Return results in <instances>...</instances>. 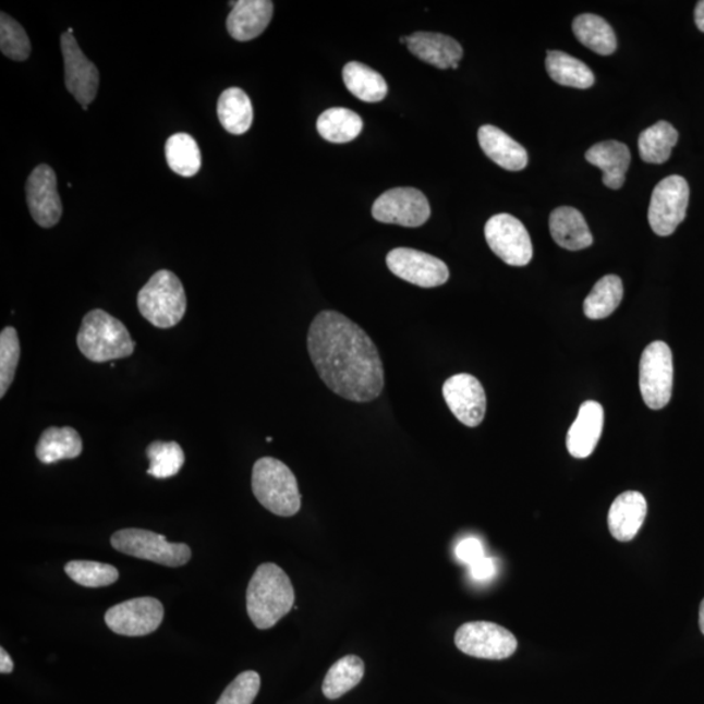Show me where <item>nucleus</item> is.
I'll list each match as a JSON object with an SVG mask.
<instances>
[{
    "label": "nucleus",
    "mask_w": 704,
    "mask_h": 704,
    "mask_svg": "<svg viewBox=\"0 0 704 704\" xmlns=\"http://www.w3.org/2000/svg\"><path fill=\"white\" fill-rule=\"evenodd\" d=\"M308 354L318 377L337 396L357 403L375 401L384 389V365L372 338L336 311H323L312 321Z\"/></svg>",
    "instance_id": "nucleus-1"
},
{
    "label": "nucleus",
    "mask_w": 704,
    "mask_h": 704,
    "mask_svg": "<svg viewBox=\"0 0 704 704\" xmlns=\"http://www.w3.org/2000/svg\"><path fill=\"white\" fill-rule=\"evenodd\" d=\"M295 603L294 586L276 563L260 565L247 588L248 616L257 629H270L290 612Z\"/></svg>",
    "instance_id": "nucleus-2"
},
{
    "label": "nucleus",
    "mask_w": 704,
    "mask_h": 704,
    "mask_svg": "<svg viewBox=\"0 0 704 704\" xmlns=\"http://www.w3.org/2000/svg\"><path fill=\"white\" fill-rule=\"evenodd\" d=\"M77 348L90 362L106 363L134 354L135 342L122 321L104 309H93L83 318Z\"/></svg>",
    "instance_id": "nucleus-3"
},
{
    "label": "nucleus",
    "mask_w": 704,
    "mask_h": 704,
    "mask_svg": "<svg viewBox=\"0 0 704 704\" xmlns=\"http://www.w3.org/2000/svg\"><path fill=\"white\" fill-rule=\"evenodd\" d=\"M252 490L263 507L280 517L301 510L302 496L292 471L276 458L264 457L252 470Z\"/></svg>",
    "instance_id": "nucleus-4"
},
{
    "label": "nucleus",
    "mask_w": 704,
    "mask_h": 704,
    "mask_svg": "<svg viewBox=\"0 0 704 704\" xmlns=\"http://www.w3.org/2000/svg\"><path fill=\"white\" fill-rule=\"evenodd\" d=\"M137 307L151 325L170 329L183 320L187 296L179 278L170 270H158L138 292Z\"/></svg>",
    "instance_id": "nucleus-5"
},
{
    "label": "nucleus",
    "mask_w": 704,
    "mask_h": 704,
    "mask_svg": "<svg viewBox=\"0 0 704 704\" xmlns=\"http://www.w3.org/2000/svg\"><path fill=\"white\" fill-rule=\"evenodd\" d=\"M111 546L118 553L170 568L184 567L192 556L187 544L171 543L163 535L142 529L117 531L111 536Z\"/></svg>",
    "instance_id": "nucleus-6"
},
{
    "label": "nucleus",
    "mask_w": 704,
    "mask_h": 704,
    "mask_svg": "<svg viewBox=\"0 0 704 704\" xmlns=\"http://www.w3.org/2000/svg\"><path fill=\"white\" fill-rule=\"evenodd\" d=\"M640 388L644 403L653 410L666 408L672 398L673 356L666 342L655 341L644 349Z\"/></svg>",
    "instance_id": "nucleus-7"
},
{
    "label": "nucleus",
    "mask_w": 704,
    "mask_h": 704,
    "mask_svg": "<svg viewBox=\"0 0 704 704\" xmlns=\"http://www.w3.org/2000/svg\"><path fill=\"white\" fill-rule=\"evenodd\" d=\"M689 197V184L680 175H670L656 185L648 208V222L656 235L673 234L687 217Z\"/></svg>",
    "instance_id": "nucleus-8"
},
{
    "label": "nucleus",
    "mask_w": 704,
    "mask_h": 704,
    "mask_svg": "<svg viewBox=\"0 0 704 704\" xmlns=\"http://www.w3.org/2000/svg\"><path fill=\"white\" fill-rule=\"evenodd\" d=\"M454 642L463 654L487 660L508 659L518 647L513 633L488 621L463 623L457 630Z\"/></svg>",
    "instance_id": "nucleus-9"
},
{
    "label": "nucleus",
    "mask_w": 704,
    "mask_h": 704,
    "mask_svg": "<svg viewBox=\"0 0 704 704\" xmlns=\"http://www.w3.org/2000/svg\"><path fill=\"white\" fill-rule=\"evenodd\" d=\"M489 248L511 267H526L533 260L531 238L520 219L501 213L489 218L484 229Z\"/></svg>",
    "instance_id": "nucleus-10"
},
{
    "label": "nucleus",
    "mask_w": 704,
    "mask_h": 704,
    "mask_svg": "<svg viewBox=\"0 0 704 704\" xmlns=\"http://www.w3.org/2000/svg\"><path fill=\"white\" fill-rule=\"evenodd\" d=\"M163 616L162 603L155 597L145 596L111 607L105 615V622L116 634L144 636L156 632Z\"/></svg>",
    "instance_id": "nucleus-11"
},
{
    "label": "nucleus",
    "mask_w": 704,
    "mask_h": 704,
    "mask_svg": "<svg viewBox=\"0 0 704 704\" xmlns=\"http://www.w3.org/2000/svg\"><path fill=\"white\" fill-rule=\"evenodd\" d=\"M372 216L378 222L420 228L428 221L430 207L420 190L393 189L377 198Z\"/></svg>",
    "instance_id": "nucleus-12"
},
{
    "label": "nucleus",
    "mask_w": 704,
    "mask_h": 704,
    "mask_svg": "<svg viewBox=\"0 0 704 704\" xmlns=\"http://www.w3.org/2000/svg\"><path fill=\"white\" fill-rule=\"evenodd\" d=\"M391 274L423 289L438 288L449 280L448 265L440 258L413 248H396L387 256Z\"/></svg>",
    "instance_id": "nucleus-13"
},
{
    "label": "nucleus",
    "mask_w": 704,
    "mask_h": 704,
    "mask_svg": "<svg viewBox=\"0 0 704 704\" xmlns=\"http://www.w3.org/2000/svg\"><path fill=\"white\" fill-rule=\"evenodd\" d=\"M61 48L64 61L65 88L86 111L97 96L99 71L96 64L85 57L75 36L71 35V33H63Z\"/></svg>",
    "instance_id": "nucleus-14"
},
{
    "label": "nucleus",
    "mask_w": 704,
    "mask_h": 704,
    "mask_svg": "<svg viewBox=\"0 0 704 704\" xmlns=\"http://www.w3.org/2000/svg\"><path fill=\"white\" fill-rule=\"evenodd\" d=\"M442 396L451 413L466 427L475 428L484 421L487 396L476 377L469 374L451 376L444 383Z\"/></svg>",
    "instance_id": "nucleus-15"
},
{
    "label": "nucleus",
    "mask_w": 704,
    "mask_h": 704,
    "mask_svg": "<svg viewBox=\"0 0 704 704\" xmlns=\"http://www.w3.org/2000/svg\"><path fill=\"white\" fill-rule=\"evenodd\" d=\"M26 203L35 222L44 229L54 228L61 221L63 205L58 192L56 171L39 165L26 182Z\"/></svg>",
    "instance_id": "nucleus-16"
},
{
    "label": "nucleus",
    "mask_w": 704,
    "mask_h": 704,
    "mask_svg": "<svg viewBox=\"0 0 704 704\" xmlns=\"http://www.w3.org/2000/svg\"><path fill=\"white\" fill-rule=\"evenodd\" d=\"M604 428V409L600 403L587 401L582 404L567 436L569 453L583 460L594 453Z\"/></svg>",
    "instance_id": "nucleus-17"
},
{
    "label": "nucleus",
    "mask_w": 704,
    "mask_h": 704,
    "mask_svg": "<svg viewBox=\"0 0 704 704\" xmlns=\"http://www.w3.org/2000/svg\"><path fill=\"white\" fill-rule=\"evenodd\" d=\"M647 517V501L641 493L628 490L612 503L608 513V529L616 541H633Z\"/></svg>",
    "instance_id": "nucleus-18"
},
{
    "label": "nucleus",
    "mask_w": 704,
    "mask_h": 704,
    "mask_svg": "<svg viewBox=\"0 0 704 704\" xmlns=\"http://www.w3.org/2000/svg\"><path fill=\"white\" fill-rule=\"evenodd\" d=\"M408 48L421 61L438 70H457L463 57L462 46L440 33H415L409 37Z\"/></svg>",
    "instance_id": "nucleus-19"
},
{
    "label": "nucleus",
    "mask_w": 704,
    "mask_h": 704,
    "mask_svg": "<svg viewBox=\"0 0 704 704\" xmlns=\"http://www.w3.org/2000/svg\"><path fill=\"white\" fill-rule=\"evenodd\" d=\"M275 4L270 0H241L228 17V31L236 41H251L268 28Z\"/></svg>",
    "instance_id": "nucleus-20"
},
{
    "label": "nucleus",
    "mask_w": 704,
    "mask_h": 704,
    "mask_svg": "<svg viewBox=\"0 0 704 704\" xmlns=\"http://www.w3.org/2000/svg\"><path fill=\"white\" fill-rule=\"evenodd\" d=\"M587 162L603 171V183L610 190H620L632 161L626 144L609 141L595 144L586 151Z\"/></svg>",
    "instance_id": "nucleus-21"
},
{
    "label": "nucleus",
    "mask_w": 704,
    "mask_h": 704,
    "mask_svg": "<svg viewBox=\"0 0 704 704\" xmlns=\"http://www.w3.org/2000/svg\"><path fill=\"white\" fill-rule=\"evenodd\" d=\"M477 138L486 156L500 168L509 171H521L529 163L526 149L495 125H483Z\"/></svg>",
    "instance_id": "nucleus-22"
},
{
    "label": "nucleus",
    "mask_w": 704,
    "mask_h": 704,
    "mask_svg": "<svg viewBox=\"0 0 704 704\" xmlns=\"http://www.w3.org/2000/svg\"><path fill=\"white\" fill-rule=\"evenodd\" d=\"M549 229L554 241L565 250L581 251L594 243L586 219L575 208L555 209L549 217Z\"/></svg>",
    "instance_id": "nucleus-23"
},
{
    "label": "nucleus",
    "mask_w": 704,
    "mask_h": 704,
    "mask_svg": "<svg viewBox=\"0 0 704 704\" xmlns=\"http://www.w3.org/2000/svg\"><path fill=\"white\" fill-rule=\"evenodd\" d=\"M82 437L71 427H50L44 430L36 447V456L45 464L73 460L82 454Z\"/></svg>",
    "instance_id": "nucleus-24"
},
{
    "label": "nucleus",
    "mask_w": 704,
    "mask_h": 704,
    "mask_svg": "<svg viewBox=\"0 0 704 704\" xmlns=\"http://www.w3.org/2000/svg\"><path fill=\"white\" fill-rule=\"evenodd\" d=\"M217 114L222 128L232 135L245 134L254 122L251 99L241 88L226 89L219 96Z\"/></svg>",
    "instance_id": "nucleus-25"
},
{
    "label": "nucleus",
    "mask_w": 704,
    "mask_h": 704,
    "mask_svg": "<svg viewBox=\"0 0 704 704\" xmlns=\"http://www.w3.org/2000/svg\"><path fill=\"white\" fill-rule=\"evenodd\" d=\"M343 82L352 96L364 102H380L388 95V84L375 70L363 63L350 62L344 65Z\"/></svg>",
    "instance_id": "nucleus-26"
},
{
    "label": "nucleus",
    "mask_w": 704,
    "mask_h": 704,
    "mask_svg": "<svg viewBox=\"0 0 704 704\" xmlns=\"http://www.w3.org/2000/svg\"><path fill=\"white\" fill-rule=\"evenodd\" d=\"M573 32L578 41L599 56H610L617 49V39L612 26L600 16L584 13L573 22Z\"/></svg>",
    "instance_id": "nucleus-27"
},
{
    "label": "nucleus",
    "mask_w": 704,
    "mask_h": 704,
    "mask_svg": "<svg viewBox=\"0 0 704 704\" xmlns=\"http://www.w3.org/2000/svg\"><path fill=\"white\" fill-rule=\"evenodd\" d=\"M546 68L550 78L570 88L588 89L595 84L594 72L588 65L562 51H548Z\"/></svg>",
    "instance_id": "nucleus-28"
},
{
    "label": "nucleus",
    "mask_w": 704,
    "mask_h": 704,
    "mask_svg": "<svg viewBox=\"0 0 704 704\" xmlns=\"http://www.w3.org/2000/svg\"><path fill=\"white\" fill-rule=\"evenodd\" d=\"M363 121L355 111L333 108L323 112L317 119L318 134L325 141L344 144L355 141L362 134Z\"/></svg>",
    "instance_id": "nucleus-29"
},
{
    "label": "nucleus",
    "mask_w": 704,
    "mask_h": 704,
    "mask_svg": "<svg viewBox=\"0 0 704 704\" xmlns=\"http://www.w3.org/2000/svg\"><path fill=\"white\" fill-rule=\"evenodd\" d=\"M677 142L679 132L672 124L661 121L642 132L638 148L644 162L660 165L668 161Z\"/></svg>",
    "instance_id": "nucleus-30"
},
{
    "label": "nucleus",
    "mask_w": 704,
    "mask_h": 704,
    "mask_svg": "<svg viewBox=\"0 0 704 704\" xmlns=\"http://www.w3.org/2000/svg\"><path fill=\"white\" fill-rule=\"evenodd\" d=\"M364 661L356 655L342 657L330 667L323 683V693L328 700H338L362 682Z\"/></svg>",
    "instance_id": "nucleus-31"
},
{
    "label": "nucleus",
    "mask_w": 704,
    "mask_h": 704,
    "mask_svg": "<svg viewBox=\"0 0 704 704\" xmlns=\"http://www.w3.org/2000/svg\"><path fill=\"white\" fill-rule=\"evenodd\" d=\"M623 298V284L619 276L600 278L583 304L584 315L591 320H602L619 308Z\"/></svg>",
    "instance_id": "nucleus-32"
},
{
    "label": "nucleus",
    "mask_w": 704,
    "mask_h": 704,
    "mask_svg": "<svg viewBox=\"0 0 704 704\" xmlns=\"http://www.w3.org/2000/svg\"><path fill=\"white\" fill-rule=\"evenodd\" d=\"M169 168L184 178L195 177L202 169V150L189 134L172 135L165 146Z\"/></svg>",
    "instance_id": "nucleus-33"
},
{
    "label": "nucleus",
    "mask_w": 704,
    "mask_h": 704,
    "mask_svg": "<svg viewBox=\"0 0 704 704\" xmlns=\"http://www.w3.org/2000/svg\"><path fill=\"white\" fill-rule=\"evenodd\" d=\"M146 457L150 462L148 474L156 480H169L182 470L184 451L175 441H155L146 448Z\"/></svg>",
    "instance_id": "nucleus-34"
},
{
    "label": "nucleus",
    "mask_w": 704,
    "mask_h": 704,
    "mask_svg": "<svg viewBox=\"0 0 704 704\" xmlns=\"http://www.w3.org/2000/svg\"><path fill=\"white\" fill-rule=\"evenodd\" d=\"M64 570L73 582L92 588L110 586L119 578L116 567L96 561H70Z\"/></svg>",
    "instance_id": "nucleus-35"
},
{
    "label": "nucleus",
    "mask_w": 704,
    "mask_h": 704,
    "mask_svg": "<svg viewBox=\"0 0 704 704\" xmlns=\"http://www.w3.org/2000/svg\"><path fill=\"white\" fill-rule=\"evenodd\" d=\"M0 50L16 62L26 61L32 51L31 39L23 26L4 12L0 17Z\"/></svg>",
    "instance_id": "nucleus-36"
},
{
    "label": "nucleus",
    "mask_w": 704,
    "mask_h": 704,
    "mask_svg": "<svg viewBox=\"0 0 704 704\" xmlns=\"http://www.w3.org/2000/svg\"><path fill=\"white\" fill-rule=\"evenodd\" d=\"M20 341L15 328L9 327L0 333V397L10 389L20 359Z\"/></svg>",
    "instance_id": "nucleus-37"
},
{
    "label": "nucleus",
    "mask_w": 704,
    "mask_h": 704,
    "mask_svg": "<svg viewBox=\"0 0 704 704\" xmlns=\"http://www.w3.org/2000/svg\"><path fill=\"white\" fill-rule=\"evenodd\" d=\"M262 679L260 675L254 670H247L236 677L230 683L217 704H252L256 700L258 692H260Z\"/></svg>",
    "instance_id": "nucleus-38"
},
{
    "label": "nucleus",
    "mask_w": 704,
    "mask_h": 704,
    "mask_svg": "<svg viewBox=\"0 0 704 704\" xmlns=\"http://www.w3.org/2000/svg\"><path fill=\"white\" fill-rule=\"evenodd\" d=\"M456 556L462 563L473 565L484 557L483 544L481 541L475 539V537H469V539H464L458 544Z\"/></svg>",
    "instance_id": "nucleus-39"
},
{
    "label": "nucleus",
    "mask_w": 704,
    "mask_h": 704,
    "mask_svg": "<svg viewBox=\"0 0 704 704\" xmlns=\"http://www.w3.org/2000/svg\"><path fill=\"white\" fill-rule=\"evenodd\" d=\"M496 562L490 557L484 556L483 559L470 565L471 576L475 581L484 582L496 575Z\"/></svg>",
    "instance_id": "nucleus-40"
},
{
    "label": "nucleus",
    "mask_w": 704,
    "mask_h": 704,
    "mask_svg": "<svg viewBox=\"0 0 704 704\" xmlns=\"http://www.w3.org/2000/svg\"><path fill=\"white\" fill-rule=\"evenodd\" d=\"M13 667L15 666H13V661L9 653H7L3 647L0 648V672H2V675H10Z\"/></svg>",
    "instance_id": "nucleus-41"
},
{
    "label": "nucleus",
    "mask_w": 704,
    "mask_h": 704,
    "mask_svg": "<svg viewBox=\"0 0 704 704\" xmlns=\"http://www.w3.org/2000/svg\"><path fill=\"white\" fill-rule=\"evenodd\" d=\"M695 24L699 29L704 33V0L696 3L695 7Z\"/></svg>",
    "instance_id": "nucleus-42"
},
{
    "label": "nucleus",
    "mask_w": 704,
    "mask_h": 704,
    "mask_svg": "<svg viewBox=\"0 0 704 704\" xmlns=\"http://www.w3.org/2000/svg\"><path fill=\"white\" fill-rule=\"evenodd\" d=\"M700 628L704 635V599L702 600L701 608H700Z\"/></svg>",
    "instance_id": "nucleus-43"
},
{
    "label": "nucleus",
    "mask_w": 704,
    "mask_h": 704,
    "mask_svg": "<svg viewBox=\"0 0 704 704\" xmlns=\"http://www.w3.org/2000/svg\"><path fill=\"white\" fill-rule=\"evenodd\" d=\"M400 41H401V44H406L408 45L409 37H401Z\"/></svg>",
    "instance_id": "nucleus-44"
},
{
    "label": "nucleus",
    "mask_w": 704,
    "mask_h": 704,
    "mask_svg": "<svg viewBox=\"0 0 704 704\" xmlns=\"http://www.w3.org/2000/svg\"><path fill=\"white\" fill-rule=\"evenodd\" d=\"M271 440H274V438H271V437H268V438H267V441H268V442H271Z\"/></svg>",
    "instance_id": "nucleus-45"
},
{
    "label": "nucleus",
    "mask_w": 704,
    "mask_h": 704,
    "mask_svg": "<svg viewBox=\"0 0 704 704\" xmlns=\"http://www.w3.org/2000/svg\"><path fill=\"white\" fill-rule=\"evenodd\" d=\"M68 32L71 33V35H73V29L72 28H69Z\"/></svg>",
    "instance_id": "nucleus-46"
}]
</instances>
